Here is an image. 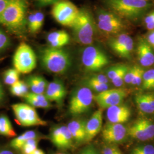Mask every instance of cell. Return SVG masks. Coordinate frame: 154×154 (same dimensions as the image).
Returning <instances> with one entry per match:
<instances>
[{"label": "cell", "instance_id": "6da1fadb", "mask_svg": "<svg viewBox=\"0 0 154 154\" xmlns=\"http://www.w3.org/2000/svg\"><path fill=\"white\" fill-rule=\"evenodd\" d=\"M111 12L121 18L135 21L143 16L151 6L149 1L143 0H105Z\"/></svg>", "mask_w": 154, "mask_h": 154}, {"label": "cell", "instance_id": "7a4b0ae2", "mask_svg": "<svg viewBox=\"0 0 154 154\" xmlns=\"http://www.w3.org/2000/svg\"><path fill=\"white\" fill-rule=\"evenodd\" d=\"M40 60L46 70L58 74L66 72L72 64L70 55L67 51L50 46L41 51Z\"/></svg>", "mask_w": 154, "mask_h": 154}, {"label": "cell", "instance_id": "3957f363", "mask_svg": "<svg viewBox=\"0 0 154 154\" xmlns=\"http://www.w3.org/2000/svg\"><path fill=\"white\" fill-rule=\"evenodd\" d=\"M26 11L25 0H11L0 16V24L13 30L20 29L25 24Z\"/></svg>", "mask_w": 154, "mask_h": 154}, {"label": "cell", "instance_id": "277c9868", "mask_svg": "<svg viewBox=\"0 0 154 154\" xmlns=\"http://www.w3.org/2000/svg\"><path fill=\"white\" fill-rule=\"evenodd\" d=\"M95 26L90 12L86 9H80L79 15L72 28L77 42L89 45L94 41Z\"/></svg>", "mask_w": 154, "mask_h": 154}, {"label": "cell", "instance_id": "5b68a950", "mask_svg": "<svg viewBox=\"0 0 154 154\" xmlns=\"http://www.w3.org/2000/svg\"><path fill=\"white\" fill-rule=\"evenodd\" d=\"M13 63L14 68L22 74H28L34 70L37 66V57L29 45L22 42L13 55Z\"/></svg>", "mask_w": 154, "mask_h": 154}, {"label": "cell", "instance_id": "8992f818", "mask_svg": "<svg viewBox=\"0 0 154 154\" xmlns=\"http://www.w3.org/2000/svg\"><path fill=\"white\" fill-rule=\"evenodd\" d=\"M79 11L80 9L72 2L61 0L53 6L51 14L55 21L62 25L72 27Z\"/></svg>", "mask_w": 154, "mask_h": 154}, {"label": "cell", "instance_id": "52a82bcc", "mask_svg": "<svg viewBox=\"0 0 154 154\" xmlns=\"http://www.w3.org/2000/svg\"><path fill=\"white\" fill-rule=\"evenodd\" d=\"M11 108L17 121L22 126H46L47 122L42 119L35 108L28 103H16Z\"/></svg>", "mask_w": 154, "mask_h": 154}, {"label": "cell", "instance_id": "ba28073f", "mask_svg": "<svg viewBox=\"0 0 154 154\" xmlns=\"http://www.w3.org/2000/svg\"><path fill=\"white\" fill-rule=\"evenodd\" d=\"M93 94L90 88L82 87L73 93L69 103V111L72 116H79L90 110L93 102Z\"/></svg>", "mask_w": 154, "mask_h": 154}, {"label": "cell", "instance_id": "9c48e42d", "mask_svg": "<svg viewBox=\"0 0 154 154\" xmlns=\"http://www.w3.org/2000/svg\"><path fill=\"white\" fill-rule=\"evenodd\" d=\"M82 62L89 72H98L107 65L109 60L105 53L97 47L88 46L83 51Z\"/></svg>", "mask_w": 154, "mask_h": 154}, {"label": "cell", "instance_id": "30bf717a", "mask_svg": "<svg viewBox=\"0 0 154 154\" xmlns=\"http://www.w3.org/2000/svg\"><path fill=\"white\" fill-rule=\"evenodd\" d=\"M98 26L102 32L109 34H116L125 29L122 19L111 11H101L98 16Z\"/></svg>", "mask_w": 154, "mask_h": 154}, {"label": "cell", "instance_id": "8fae6325", "mask_svg": "<svg viewBox=\"0 0 154 154\" xmlns=\"http://www.w3.org/2000/svg\"><path fill=\"white\" fill-rule=\"evenodd\" d=\"M127 134L139 141L151 140L154 138V123L148 119H139L128 128Z\"/></svg>", "mask_w": 154, "mask_h": 154}, {"label": "cell", "instance_id": "7c38bea8", "mask_svg": "<svg viewBox=\"0 0 154 154\" xmlns=\"http://www.w3.org/2000/svg\"><path fill=\"white\" fill-rule=\"evenodd\" d=\"M127 96V91L123 88L108 89L98 93L94 99L102 108L108 109L110 107L121 104Z\"/></svg>", "mask_w": 154, "mask_h": 154}, {"label": "cell", "instance_id": "4fadbf2b", "mask_svg": "<svg viewBox=\"0 0 154 154\" xmlns=\"http://www.w3.org/2000/svg\"><path fill=\"white\" fill-rule=\"evenodd\" d=\"M109 45L116 54L123 58L130 59L134 48V41L127 34L122 33L109 41Z\"/></svg>", "mask_w": 154, "mask_h": 154}, {"label": "cell", "instance_id": "5bb4252c", "mask_svg": "<svg viewBox=\"0 0 154 154\" xmlns=\"http://www.w3.org/2000/svg\"><path fill=\"white\" fill-rule=\"evenodd\" d=\"M127 134L126 128L121 123L109 122L102 130V137L106 142L118 144L123 142Z\"/></svg>", "mask_w": 154, "mask_h": 154}, {"label": "cell", "instance_id": "9a60e30c", "mask_svg": "<svg viewBox=\"0 0 154 154\" xmlns=\"http://www.w3.org/2000/svg\"><path fill=\"white\" fill-rule=\"evenodd\" d=\"M51 142L58 149H70L72 144L73 137L67 127H57L51 133Z\"/></svg>", "mask_w": 154, "mask_h": 154}, {"label": "cell", "instance_id": "2e32d148", "mask_svg": "<svg viewBox=\"0 0 154 154\" xmlns=\"http://www.w3.org/2000/svg\"><path fill=\"white\" fill-rule=\"evenodd\" d=\"M131 115V109L126 105L114 106L108 108L107 111V117L111 123L122 124L129 120Z\"/></svg>", "mask_w": 154, "mask_h": 154}, {"label": "cell", "instance_id": "e0dca14e", "mask_svg": "<svg viewBox=\"0 0 154 154\" xmlns=\"http://www.w3.org/2000/svg\"><path fill=\"white\" fill-rule=\"evenodd\" d=\"M66 88L61 81L55 79L49 83L45 95L50 102L61 103L66 97Z\"/></svg>", "mask_w": 154, "mask_h": 154}, {"label": "cell", "instance_id": "ac0fdd59", "mask_svg": "<svg viewBox=\"0 0 154 154\" xmlns=\"http://www.w3.org/2000/svg\"><path fill=\"white\" fill-rule=\"evenodd\" d=\"M138 60L143 67H149L154 64V52L147 41L141 39L137 47Z\"/></svg>", "mask_w": 154, "mask_h": 154}, {"label": "cell", "instance_id": "d6986e66", "mask_svg": "<svg viewBox=\"0 0 154 154\" xmlns=\"http://www.w3.org/2000/svg\"><path fill=\"white\" fill-rule=\"evenodd\" d=\"M102 111H96L86 123V141H90L98 134L102 128Z\"/></svg>", "mask_w": 154, "mask_h": 154}, {"label": "cell", "instance_id": "ffe728a7", "mask_svg": "<svg viewBox=\"0 0 154 154\" xmlns=\"http://www.w3.org/2000/svg\"><path fill=\"white\" fill-rule=\"evenodd\" d=\"M86 122L80 120H73L67 125V128L71 132L73 139L77 142H82L86 140Z\"/></svg>", "mask_w": 154, "mask_h": 154}, {"label": "cell", "instance_id": "44dd1931", "mask_svg": "<svg viewBox=\"0 0 154 154\" xmlns=\"http://www.w3.org/2000/svg\"><path fill=\"white\" fill-rule=\"evenodd\" d=\"M26 83L32 93L35 94H44L49 84L45 78L39 75L28 77Z\"/></svg>", "mask_w": 154, "mask_h": 154}, {"label": "cell", "instance_id": "7402d4cb", "mask_svg": "<svg viewBox=\"0 0 154 154\" xmlns=\"http://www.w3.org/2000/svg\"><path fill=\"white\" fill-rule=\"evenodd\" d=\"M29 105L37 108H49L51 106L50 101L45 94L29 93L23 98Z\"/></svg>", "mask_w": 154, "mask_h": 154}, {"label": "cell", "instance_id": "603a6c76", "mask_svg": "<svg viewBox=\"0 0 154 154\" xmlns=\"http://www.w3.org/2000/svg\"><path fill=\"white\" fill-rule=\"evenodd\" d=\"M45 16L41 11H36L30 14L28 18V28L32 33L38 32L42 28L44 23Z\"/></svg>", "mask_w": 154, "mask_h": 154}, {"label": "cell", "instance_id": "cb8c5ba5", "mask_svg": "<svg viewBox=\"0 0 154 154\" xmlns=\"http://www.w3.org/2000/svg\"><path fill=\"white\" fill-rule=\"evenodd\" d=\"M38 134L35 131L30 130L23 132L21 135L12 139L10 143L11 148L16 150H21V149L28 140L31 139H37Z\"/></svg>", "mask_w": 154, "mask_h": 154}, {"label": "cell", "instance_id": "d4e9b609", "mask_svg": "<svg viewBox=\"0 0 154 154\" xmlns=\"http://www.w3.org/2000/svg\"><path fill=\"white\" fill-rule=\"evenodd\" d=\"M0 135L7 137H15L17 135L11 122L5 115L0 116Z\"/></svg>", "mask_w": 154, "mask_h": 154}, {"label": "cell", "instance_id": "484cf974", "mask_svg": "<svg viewBox=\"0 0 154 154\" xmlns=\"http://www.w3.org/2000/svg\"><path fill=\"white\" fill-rule=\"evenodd\" d=\"M29 90L27 83L20 80L12 85L10 88L11 93L13 95L22 98L30 93Z\"/></svg>", "mask_w": 154, "mask_h": 154}, {"label": "cell", "instance_id": "4316f807", "mask_svg": "<svg viewBox=\"0 0 154 154\" xmlns=\"http://www.w3.org/2000/svg\"><path fill=\"white\" fill-rule=\"evenodd\" d=\"M135 102L139 110L144 114H153L146 94H138L135 97Z\"/></svg>", "mask_w": 154, "mask_h": 154}, {"label": "cell", "instance_id": "83f0119b", "mask_svg": "<svg viewBox=\"0 0 154 154\" xmlns=\"http://www.w3.org/2000/svg\"><path fill=\"white\" fill-rule=\"evenodd\" d=\"M20 72H18L15 68H11L6 70L4 72V81L7 85L11 86L14 83L20 81Z\"/></svg>", "mask_w": 154, "mask_h": 154}, {"label": "cell", "instance_id": "f1b7e54d", "mask_svg": "<svg viewBox=\"0 0 154 154\" xmlns=\"http://www.w3.org/2000/svg\"><path fill=\"white\" fill-rule=\"evenodd\" d=\"M142 85L144 90H154V69L144 71Z\"/></svg>", "mask_w": 154, "mask_h": 154}, {"label": "cell", "instance_id": "f546056e", "mask_svg": "<svg viewBox=\"0 0 154 154\" xmlns=\"http://www.w3.org/2000/svg\"><path fill=\"white\" fill-rule=\"evenodd\" d=\"M85 84L87 85L88 88L90 89H92L94 91L98 92L99 93L109 89L107 84L97 82V81L92 80L88 78L86 81Z\"/></svg>", "mask_w": 154, "mask_h": 154}, {"label": "cell", "instance_id": "4dcf8cb0", "mask_svg": "<svg viewBox=\"0 0 154 154\" xmlns=\"http://www.w3.org/2000/svg\"><path fill=\"white\" fill-rule=\"evenodd\" d=\"M131 154H154V146L151 144H140L131 151Z\"/></svg>", "mask_w": 154, "mask_h": 154}, {"label": "cell", "instance_id": "1f68e13d", "mask_svg": "<svg viewBox=\"0 0 154 154\" xmlns=\"http://www.w3.org/2000/svg\"><path fill=\"white\" fill-rule=\"evenodd\" d=\"M38 140L37 139H31L23 144L21 151L22 154H32L33 152L38 149Z\"/></svg>", "mask_w": 154, "mask_h": 154}, {"label": "cell", "instance_id": "d6a6232c", "mask_svg": "<svg viewBox=\"0 0 154 154\" xmlns=\"http://www.w3.org/2000/svg\"><path fill=\"white\" fill-rule=\"evenodd\" d=\"M67 37H70L68 33L66 32L65 30H60L49 33L47 37V41L49 44L53 42Z\"/></svg>", "mask_w": 154, "mask_h": 154}, {"label": "cell", "instance_id": "836d02e7", "mask_svg": "<svg viewBox=\"0 0 154 154\" xmlns=\"http://www.w3.org/2000/svg\"><path fill=\"white\" fill-rule=\"evenodd\" d=\"M128 68L129 67L126 65H123L112 66L110 67L107 72V78H109L111 80H112L115 77H116L118 74H119L121 72L128 69Z\"/></svg>", "mask_w": 154, "mask_h": 154}, {"label": "cell", "instance_id": "e575fe53", "mask_svg": "<svg viewBox=\"0 0 154 154\" xmlns=\"http://www.w3.org/2000/svg\"><path fill=\"white\" fill-rule=\"evenodd\" d=\"M11 44V40L8 35L0 28V51L6 49Z\"/></svg>", "mask_w": 154, "mask_h": 154}, {"label": "cell", "instance_id": "d590c367", "mask_svg": "<svg viewBox=\"0 0 154 154\" xmlns=\"http://www.w3.org/2000/svg\"><path fill=\"white\" fill-rule=\"evenodd\" d=\"M144 70L141 66L138 65L137 72L133 78L131 85L135 86H139L142 84L143 81V74Z\"/></svg>", "mask_w": 154, "mask_h": 154}, {"label": "cell", "instance_id": "8d00e7d4", "mask_svg": "<svg viewBox=\"0 0 154 154\" xmlns=\"http://www.w3.org/2000/svg\"><path fill=\"white\" fill-rule=\"evenodd\" d=\"M144 22L147 30L151 31L154 30V11L150 12L144 17Z\"/></svg>", "mask_w": 154, "mask_h": 154}, {"label": "cell", "instance_id": "74e56055", "mask_svg": "<svg viewBox=\"0 0 154 154\" xmlns=\"http://www.w3.org/2000/svg\"><path fill=\"white\" fill-rule=\"evenodd\" d=\"M138 65H135L131 67H129L126 73L125 77V83L127 84H131L133 78L137 72Z\"/></svg>", "mask_w": 154, "mask_h": 154}, {"label": "cell", "instance_id": "f35d334b", "mask_svg": "<svg viewBox=\"0 0 154 154\" xmlns=\"http://www.w3.org/2000/svg\"><path fill=\"white\" fill-rule=\"evenodd\" d=\"M129 69V68H128ZM128 69H127L126 70L123 71V72H121L119 74H118L116 77H115L113 79L111 80L112 84L116 86L118 88H120L123 85V83H125V77L126 73L127 72Z\"/></svg>", "mask_w": 154, "mask_h": 154}, {"label": "cell", "instance_id": "ab89813d", "mask_svg": "<svg viewBox=\"0 0 154 154\" xmlns=\"http://www.w3.org/2000/svg\"><path fill=\"white\" fill-rule=\"evenodd\" d=\"M120 151L115 146H105L102 150V154H118Z\"/></svg>", "mask_w": 154, "mask_h": 154}, {"label": "cell", "instance_id": "60d3db41", "mask_svg": "<svg viewBox=\"0 0 154 154\" xmlns=\"http://www.w3.org/2000/svg\"><path fill=\"white\" fill-rule=\"evenodd\" d=\"M35 3L39 6H46L54 5L61 0H34Z\"/></svg>", "mask_w": 154, "mask_h": 154}, {"label": "cell", "instance_id": "b9f144b4", "mask_svg": "<svg viewBox=\"0 0 154 154\" xmlns=\"http://www.w3.org/2000/svg\"><path fill=\"white\" fill-rule=\"evenodd\" d=\"M88 78L99 82L103 83H106L107 84L109 82V80H108V78L105 75L100 74V75H94L90 77H89Z\"/></svg>", "mask_w": 154, "mask_h": 154}, {"label": "cell", "instance_id": "7bdbcfd3", "mask_svg": "<svg viewBox=\"0 0 154 154\" xmlns=\"http://www.w3.org/2000/svg\"><path fill=\"white\" fill-rule=\"evenodd\" d=\"M79 154H99V153L93 146H89L83 149Z\"/></svg>", "mask_w": 154, "mask_h": 154}, {"label": "cell", "instance_id": "ee69618b", "mask_svg": "<svg viewBox=\"0 0 154 154\" xmlns=\"http://www.w3.org/2000/svg\"><path fill=\"white\" fill-rule=\"evenodd\" d=\"M11 0H0V16L5 11Z\"/></svg>", "mask_w": 154, "mask_h": 154}, {"label": "cell", "instance_id": "f6af8a7d", "mask_svg": "<svg viewBox=\"0 0 154 154\" xmlns=\"http://www.w3.org/2000/svg\"><path fill=\"white\" fill-rule=\"evenodd\" d=\"M146 94L147 99L149 100V105L154 113V94L149 93Z\"/></svg>", "mask_w": 154, "mask_h": 154}, {"label": "cell", "instance_id": "bcb514c9", "mask_svg": "<svg viewBox=\"0 0 154 154\" xmlns=\"http://www.w3.org/2000/svg\"><path fill=\"white\" fill-rule=\"evenodd\" d=\"M149 44L154 48V31L151 32L148 35V40Z\"/></svg>", "mask_w": 154, "mask_h": 154}, {"label": "cell", "instance_id": "7dc6e473", "mask_svg": "<svg viewBox=\"0 0 154 154\" xmlns=\"http://www.w3.org/2000/svg\"><path fill=\"white\" fill-rule=\"evenodd\" d=\"M0 154H16V153L11 149H1Z\"/></svg>", "mask_w": 154, "mask_h": 154}, {"label": "cell", "instance_id": "c3c4849f", "mask_svg": "<svg viewBox=\"0 0 154 154\" xmlns=\"http://www.w3.org/2000/svg\"><path fill=\"white\" fill-rule=\"evenodd\" d=\"M5 97V91L3 88V86L0 82V102H1Z\"/></svg>", "mask_w": 154, "mask_h": 154}, {"label": "cell", "instance_id": "681fc988", "mask_svg": "<svg viewBox=\"0 0 154 154\" xmlns=\"http://www.w3.org/2000/svg\"><path fill=\"white\" fill-rule=\"evenodd\" d=\"M32 154H45L44 151L41 149H36Z\"/></svg>", "mask_w": 154, "mask_h": 154}, {"label": "cell", "instance_id": "f907efd6", "mask_svg": "<svg viewBox=\"0 0 154 154\" xmlns=\"http://www.w3.org/2000/svg\"><path fill=\"white\" fill-rule=\"evenodd\" d=\"M65 154V153H61V152H58V153H56V154Z\"/></svg>", "mask_w": 154, "mask_h": 154}, {"label": "cell", "instance_id": "816d5d0a", "mask_svg": "<svg viewBox=\"0 0 154 154\" xmlns=\"http://www.w3.org/2000/svg\"><path fill=\"white\" fill-rule=\"evenodd\" d=\"M143 1H149V0H143Z\"/></svg>", "mask_w": 154, "mask_h": 154}, {"label": "cell", "instance_id": "f5cc1de1", "mask_svg": "<svg viewBox=\"0 0 154 154\" xmlns=\"http://www.w3.org/2000/svg\"><path fill=\"white\" fill-rule=\"evenodd\" d=\"M122 154L121 152V151H120V152H119V154Z\"/></svg>", "mask_w": 154, "mask_h": 154}]
</instances>
